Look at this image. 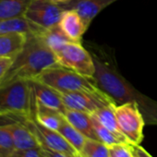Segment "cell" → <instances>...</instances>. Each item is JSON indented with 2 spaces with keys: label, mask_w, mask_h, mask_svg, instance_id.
<instances>
[{
  "label": "cell",
  "mask_w": 157,
  "mask_h": 157,
  "mask_svg": "<svg viewBox=\"0 0 157 157\" xmlns=\"http://www.w3.org/2000/svg\"><path fill=\"white\" fill-rule=\"evenodd\" d=\"M95 64L94 78L98 86L113 98L117 105L136 103L145 123L157 126V102L137 91L105 57L93 55Z\"/></svg>",
  "instance_id": "obj_1"
},
{
  "label": "cell",
  "mask_w": 157,
  "mask_h": 157,
  "mask_svg": "<svg viewBox=\"0 0 157 157\" xmlns=\"http://www.w3.org/2000/svg\"><path fill=\"white\" fill-rule=\"evenodd\" d=\"M58 65L56 54L48 46L42 34H27L26 43L13 59V63L2 82L14 78L33 80L44 70Z\"/></svg>",
  "instance_id": "obj_2"
},
{
  "label": "cell",
  "mask_w": 157,
  "mask_h": 157,
  "mask_svg": "<svg viewBox=\"0 0 157 157\" xmlns=\"http://www.w3.org/2000/svg\"><path fill=\"white\" fill-rule=\"evenodd\" d=\"M35 96L31 80L14 78L0 82V116L33 117Z\"/></svg>",
  "instance_id": "obj_3"
},
{
  "label": "cell",
  "mask_w": 157,
  "mask_h": 157,
  "mask_svg": "<svg viewBox=\"0 0 157 157\" xmlns=\"http://www.w3.org/2000/svg\"><path fill=\"white\" fill-rule=\"evenodd\" d=\"M33 80L40 82L59 93L88 92L100 94L104 92L98 86L94 77L82 75L60 65L44 70Z\"/></svg>",
  "instance_id": "obj_4"
},
{
  "label": "cell",
  "mask_w": 157,
  "mask_h": 157,
  "mask_svg": "<svg viewBox=\"0 0 157 157\" xmlns=\"http://www.w3.org/2000/svg\"><path fill=\"white\" fill-rule=\"evenodd\" d=\"M115 114L122 134L131 146L140 145L143 140L145 120L136 103H124L115 106Z\"/></svg>",
  "instance_id": "obj_5"
},
{
  "label": "cell",
  "mask_w": 157,
  "mask_h": 157,
  "mask_svg": "<svg viewBox=\"0 0 157 157\" xmlns=\"http://www.w3.org/2000/svg\"><path fill=\"white\" fill-rule=\"evenodd\" d=\"M55 54L58 65L87 77H94L95 64L93 55L82 43L68 42Z\"/></svg>",
  "instance_id": "obj_6"
},
{
  "label": "cell",
  "mask_w": 157,
  "mask_h": 157,
  "mask_svg": "<svg viewBox=\"0 0 157 157\" xmlns=\"http://www.w3.org/2000/svg\"><path fill=\"white\" fill-rule=\"evenodd\" d=\"M59 94L67 109L82 111L88 114H93L105 106L117 105L113 98L105 92L100 94L88 92H71Z\"/></svg>",
  "instance_id": "obj_7"
},
{
  "label": "cell",
  "mask_w": 157,
  "mask_h": 157,
  "mask_svg": "<svg viewBox=\"0 0 157 157\" xmlns=\"http://www.w3.org/2000/svg\"><path fill=\"white\" fill-rule=\"evenodd\" d=\"M64 8L51 0H33L24 17L39 27L48 30L58 25Z\"/></svg>",
  "instance_id": "obj_8"
},
{
  "label": "cell",
  "mask_w": 157,
  "mask_h": 157,
  "mask_svg": "<svg viewBox=\"0 0 157 157\" xmlns=\"http://www.w3.org/2000/svg\"><path fill=\"white\" fill-rule=\"evenodd\" d=\"M25 124L34 133L41 146L49 148L54 151L65 152L72 156H76L78 153L77 150L63 137L59 131L53 130L42 126L34 119V117L27 118L25 120Z\"/></svg>",
  "instance_id": "obj_9"
},
{
  "label": "cell",
  "mask_w": 157,
  "mask_h": 157,
  "mask_svg": "<svg viewBox=\"0 0 157 157\" xmlns=\"http://www.w3.org/2000/svg\"><path fill=\"white\" fill-rule=\"evenodd\" d=\"M25 120H18L4 125L8 128L11 134L15 150L40 148L41 144L38 139L30 129V128L25 124Z\"/></svg>",
  "instance_id": "obj_10"
},
{
  "label": "cell",
  "mask_w": 157,
  "mask_h": 157,
  "mask_svg": "<svg viewBox=\"0 0 157 157\" xmlns=\"http://www.w3.org/2000/svg\"><path fill=\"white\" fill-rule=\"evenodd\" d=\"M58 26L69 40L75 43H82V36L88 30L81 16L72 9L63 11Z\"/></svg>",
  "instance_id": "obj_11"
},
{
  "label": "cell",
  "mask_w": 157,
  "mask_h": 157,
  "mask_svg": "<svg viewBox=\"0 0 157 157\" xmlns=\"http://www.w3.org/2000/svg\"><path fill=\"white\" fill-rule=\"evenodd\" d=\"M117 0H75L64 7V10L72 9L81 16L85 25L89 28L93 20L106 7Z\"/></svg>",
  "instance_id": "obj_12"
},
{
  "label": "cell",
  "mask_w": 157,
  "mask_h": 157,
  "mask_svg": "<svg viewBox=\"0 0 157 157\" xmlns=\"http://www.w3.org/2000/svg\"><path fill=\"white\" fill-rule=\"evenodd\" d=\"M31 81H32V85H33L35 99L39 103L49 108L55 109L62 114L65 113L67 108L62 101L59 92L38 81L35 80H31Z\"/></svg>",
  "instance_id": "obj_13"
},
{
  "label": "cell",
  "mask_w": 157,
  "mask_h": 157,
  "mask_svg": "<svg viewBox=\"0 0 157 157\" xmlns=\"http://www.w3.org/2000/svg\"><path fill=\"white\" fill-rule=\"evenodd\" d=\"M45 30L33 23L26 17H18L0 21V34L24 33L43 34Z\"/></svg>",
  "instance_id": "obj_14"
},
{
  "label": "cell",
  "mask_w": 157,
  "mask_h": 157,
  "mask_svg": "<svg viewBox=\"0 0 157 157\" xmlns=\"http://www.w3.org/2000/svg\"><path fill=\"white\" fill-rule=\"evenodd\" d=\"M63 115L65 118L75 128H77L78 131H81L88 139L99 140L94 130V122H93L91 114L82 112V111L67 109Z\"/></svg>",
  "instance_id": "obj_15"
},
{
  "label": "cell",
  "mask_w": 157,
  "mask_h": 157,
  "mask_svg": "<svg viewBox=\"0 0 157 157\" xmlns=\"http://www.w3.org/2000/svg\"><path fill=\"white\" fill-rule=\"evenodd\" d=\"M33 117L42 126L58 131L64 119V115L55 109L42 105L35 99V109Z\"/></svg>",
  "instance_id": "obj_16"
},
{
  "label": "cell",
  "mask_w": 157,
  "mask_h": 157,
  "mask_svg": "<svg viewBox=\"0 0 157 157\" xmlns=\"http://www.w3.org/2000/svg\"><path fill=\"white\" fill-rule=\"evenodd\" d=\"M27 40L24 33L0 34V57L15 58L23 48Z\"/></svg>",
  "instance_id": "obj_17"
},
{
  "label": "cell",
  "mask_w": 157,
  "mask_h": 157,
  "mask_svg": "<svg viewBox=\"0 0 157 157\" xmlns=\"http://www.w3.org/2000/svg\"><path fill=\"white\" fill-rule=\"evenodd\" d=\"M116 105H112L102 107L91 115L95 117L105 128H107L111 132H113L123 143H128L127 139L122 134V132L119 128V126H118V123H117V120L116 117V114H115V106Z\"/></svg>",
  "instance_id": "obj_18"
},
{
  "label": "cell",
  "mask_w": 157,
  "mask_h": 157,
  "mask_svg": "<svg viewBox=\"0 0 157 157\" xmlns=\"http://www.w3.org/2000/svg\"><path fill=\"white\" fill-rule=\"evenodd\" d=\"M33 0H0V21L23 17Z\"/></svg>",
  "instance_id": "obj_19"
},
{
  "label": "cell",
  "mask_w": 157,
  "mask_h": 157,
  "mask_svg": "<svg viewBox=\"0 0 157 157\" xmlns=\"http://www.w3.org/2000/svg\"><path fill=\"white\" fill-rule=\"evenodd\" d=\"M58 131L63 135V137L77 150L78 152H80L86 140L88 139L85 135H83L81 131H78L64 117V119L61 123V126Z\"/></svg>",
  "instance_id": "obj_20"
},
{
  "label": "cell",
  "mask_w": 157,
  "mask_h": 157,
  "mask_svg": "<svg viewBox=\"0 0 157 157\" xmlns=\"http://www.w3.org/2000/svg\"><path fill=\"white\" fill-rule=\"evenodd\" d=\"M44 41L48 44V46L55 52H56L58 49H60L63 45H65L68 42H72L69 40V38L63 33V31L60 29L58 25L45 30L44 33L42 34Z\"/></svg>",
  "instance_id": "obj_21"
},
{
  "label": "cell",
  "mask_w": 157,
  "mask_h": 157,
  "mask_svg": "<svg viewBox=\"0 0 157 157\" xmlns=\"http://www.w3.org/2000/svg\"><path fill=\"white\" fill-rule=\"evenodd\" d=\"M83 157H110L109 147L100 140L87 139L82 150L78 152Z\"/></svg>",
  "instance_id": "obj_22"
},
{
  "label": "cell",
  "mask_w": 157,
  "mask_h": 157,
  "mask_svg": "<svg viewBox=\"0 0 157 157\" xmlns=\"http://www.w3.org/2000/svg\"><path fill=\"white\" fill-rule=\"evenodd\" d=\"M91 116H92V118H93L94 127L96 136H97V138H98V140L100 141H102L103 143H105L108 147L116 145V144L123 143L113 132H111L107 128H105L95 117H94L93 115H91Z\"/></svg>",
  "instance_id": "obj_23"
},
{
  "label": "cell",
  "mask_w": 157,
  "mask_h": 157,
  "mask_svg": "<svg viewBox=\"0 0 157 157\" xmlns=\"http://www.w3.org/2000/svg\"><path fill=\"white\" fill-rule=\"evenodd\" d=\"M15 151L11 134L8 128L0 125V153L9 157Z\"/></svg>",
  "instance_id": "obj_24"
},
{
  "label": "cell",
  "mask_w": 157,
  "mask_h": 157,
  "mask_svg": "<svg viewBox=\"0 0 157 157\" xmlns=\"http://www.w3.org/2000/svg\"><path fill=\"white\" fill-rule=\"evenodd\" d=\"M110 157H134L131 145L128 143H119L109 147Z\"/></svg>",
  "instance_id": "obj_25"
},
{
  "label": "cell",
  "mask_w": 157,
  "mask_h": 157,
  "mask_svg": "<svg viewBox=\"0 0 157 157\" xmlns=\"http://www.w3.org/2000/svg\"><path fill=\"white\" fill-rule=\"evenodd\" d=\"M9 157H43L40 148L28 150H15Z\"/></svg>",
  "instance_id": "obj_26"
},
{
  "label": "cell",
  "mask_w": 157,
  "mask_h": 157,
  "mask_svg": "<svg viewBox=\"0 0 157 157\" xmlns=\"http://www.w3.org/2000/svg\"><path fill=\"white\" fill-rule=\"evenodd\" d=\"M40 151H41V154L43 157H76V156H72V155H69L65 152L51 150V149L44 147V146L40 147Z\"/></svg>",
  "instance_id": "obj_27"
},
{
  "label": "cell",
  "mask_w": 157,
  "mask_h": 157,
  "mask_svg": "<svg viewBox=\"0 0 157 157\" xmlns=\"http://www.w3.org/2000/svg\"><path fill=\"white\" fill-rule=\"evenodd\" d=\"M12 57H0V82L6 75V73L10 68L12 63H13Z\"/></svg>",
  "instance_id": "obj_28"
},
{
  "label": "cell",
  "mask_w": 157,
  "mask_h": 157,
  "mask_svg": "<svg viewBox=\"0 0 157 157\" xmlns=\"http://www.w3.org/2000/svg\"><path fill=\"white\" fill-rule=\"evenodd\" d=\"M132 153L134 157H152L144 148H142L140 145L131 146Z\"/></svg>",
  "instance_id": "obj_29"
},
{
  "label": "cell",
  "mask_w": 157,
  "mask_h": 157,
  "mask_svg": "<svg viewBox=\"0 0 157 157\" xmlns=\"http://www.w3.org/2000/svg\"><path fill=\"white\" fill-rule=\"evenodd\" d=\"M51 1H53L54 3L57 4V5H60L62 6L63 8L65 6H67L68 4L72 3L73 1H75V0H51Z\"/></svg>",
  "instance_id": "obj_30"
},
{
  "label": "cell",
  "mask_w": 157,
  "mask_h": 157,
  "mask_svg": "<svg viewBox=\"0 0 157 157\" xmlns=\"http://www.w3.org/2000/svg\"><path fill=\"white\" fill-rule=\"evenodd\" d=\"M76 157H83V156H82V154H80V153H78V154L76 155Z\"/></svg>",
  "instance_id": "obj_31"
},
{
  "label": "cell",
  "mask_w": 157,
  "mask_h": 157,
  "mask_svg": "<svg viewBox=\"0 0 157 157\" xmlns=\"http://www.w3.org/2000/svg\"><path fill=\"white\" fill-rule=\"evenodd\" d=\"M0 157H6L5 155H3L2 153H0Z\"/></svg>",
  "instance_id": "obj_32"
}]
</instances>
